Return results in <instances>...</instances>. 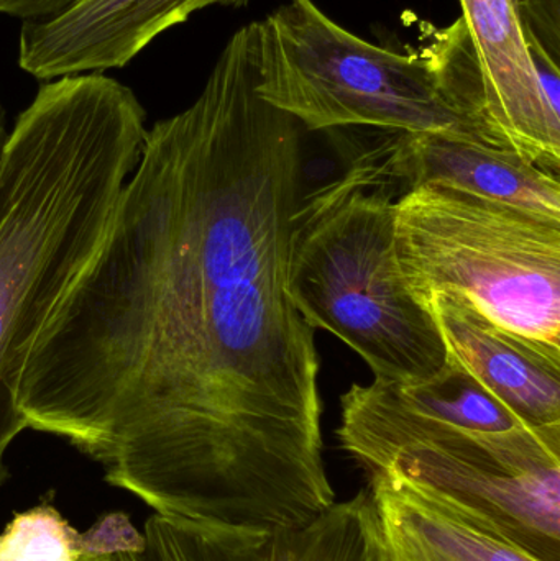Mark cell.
Returning <instances> with one entry per match:
<instances>
[{
  "instance_id": "cell-1",
  "label": "cell",
  "mask_w": 560,
  "mask_h": 561,
  "mask_svg": "<svg viewBox=\"0 0 560 561\" xmlns=\"http://www.w3.org/2000/svg\"><path fill=\"white\" fill-rule=\"evenodd\" d=\"M256 85L252 22L196 101L148 128L16 405L155 513L262 534L305 527L335 493L316 330L288 290L301 125Z\"/></svg>"
},
{
  "instance_id": "cell-2",
  "label": "cell",
  "mask_w": 560,
  "mask_h": 561,
  "mask_svg": "<svg viewBox=\"0 0 560 561\" xmlns=\"http://www.w3.org/2000/svg\"><path fill=\"white\" fill-rule=\"evenodd\" d=\"M144 105L102 72L45 82L19 115L0 170V484L28 428L16 386L30 346L92 259L144 147Z\"/></svg>"
},
{
  "instance_id": "cell-3",
  "label": "cell",
  "mask_w": 560,
  "mask_h": 561,
  "mask_svg": "<svg viewBox=\"0 0 560 561\" xmlns=\"http://www.w3.org/2000/svg\"><path fill=\"white\" fill-rule=\"evenodd\" d=\"M255 25L256 91L301 127H375L490 145L462 19L410 53L355 35L315 0H286Z\"/></svg>"
},
{
  "instance_id": "cell-4",
  "label": "cell",
  "mask_w": 560,
  "mask_h": 561,
  "mask_svg": "<svg viewBox=\"0 0 560 561\" xmlns=\"http://www.w3.org/2000/svg\"><path fill=\"white\" fill-rule=\"evenodd\" d=\"M400 196L377 148L302 196L293 216L288 290L302 319L351 346L375 378L424 381L446 366L447 348L398 266Z\"/></svg>"
},
{
  "instance_id": "cell-5",
  "label": "cell",
  "mask_w": 560,
  "mask_h": 561,
  "mask_svg": "<svg viewBox=\"0 0 560 561\" xmlns=\"http://www.w3.org/2000/svg\"><path fill=\"white\" fill-rule=\"evenodd\" d=\"M395 253L410 293L457 296L500 329L560 356V220L444 187L395 204Z\"/></svg>"
},
{
  "instance_id": "cell-6",
  "label": "cell",
  "mask_w": 560,
  "mask_h": 561,
  "mask_svg": "<svg viewBox=\"0 0 560 561\" xmlns=\"http://www.w3.org/2000/svg\"><path fill=\"white\" fill-rule=\"evenodd\" d=\"M365 474L403 478L536 559L560 561V425L434 428Z\"/></svg>"
},
{
  "instance_id": "cell-7",
  "label": "cell",
  "mask_w": 560,
  "mask_h": 561,
  "mask_svg": "<svg viewBox=\"0 0 560 561\" xmlns=\"http://www.w3.org/2000/svg\"><path fill=\"white\" fill-rule=\"evenodd\" d=\"M482 84V125L492 147L560 173V98L542 85L519 0H459Z\"/></svg>"
},
{
  "instance_id": "cell-8",
  "label": "cell",
  "mask_w": 560,
  "mask_h": 561,
  "mask_svg": "<svg viewBox=\"0 0 560 561\" xmlns=\"http://www.w3.org/2000/svg\"><path fill=\"white\" fill-rule=\"evenodd\" d=\"M341 411L339 442L365 473L404 442L434 428L508 431L529 425L449 352L446 366L424 381L355 382L342 394Z\"/></svg>"
},
{
  "instance_id": "cell-9",
  "label": "cell",
  "mask_w": 560,
  "mask_h": 561,
  "mask_svg": "<svg viewBox=\"0 0 560 561\" xmlns=\"http://www.w3.org/2000/svg\"><path fill=\"white\" fill-rule=\"evenodd\" d=\"M118 561H387L370 491L329 507L305 527L240 533L155 513L141 543Z\"/></svg>"
},
{
  "instance_id": "cell-10",
  "label": "cell",
  "mask_w": 560,
  "mask_h": 561,
  "mask_svg": "<svg viewBox=\"0 0 560 561\" xmlns=\"http://www.w3.org/2000/svg\"><path fill=\"white\" fill-rule=\"evenodd\" d=\"M250 0H82L65 15L23 22L19 66L39 81L124 68L158 35L207 7Z\"/></svg>"
},
{
  "instance_id": "cell-11",
  "label": "cell",
  "mask_w": 560,
  "mask_h": 561,
  "mask_svg": "<svg viewBox=\"0 0 560 561\" xmlns=\"http://www.w3.org/2000/svg\"><path fill=\"white\" fill-rule=\"evenodd\" d=\"M375 148L400 194L444 187L560 220L559 176L515 151L439 134H397Z\"/></svg>"
},
{
  "instance_id": "cell-12",
  "label": "cell",
  "mask_w": 560,
  "mask_h": 561,
  "mask_svg": "<svg viewBox=\"0 0 560 561\" xmlns=\"http://www.w3.org/2000/svg\"><path fill=\"white\" fill-rule=\"evenodd\" d=\"M433 312L447 352L523 422L560 425V356L551 355L490 322L457 296H433Z\"/></svg>"
},
{
  "instance_id": "cell-13",
  "label": "cell",
  "mask_w": 560,
  "mask_h": 561,
  "mask_svg": "<svg viewBox=\"0 0 560 561\" xmlns=\"http://www.w3.org/2000/svg\"><path fill=\"white\" fill-rule=\"evenodd\" d=\"M367 490L387 561H541L403 478L378 474Z\"/></svg>"
},
{
  "instance_id": "cell-14",
  "label": "cell",
  "mask_w": 560,
  "mask_h": 561,
  "mask_svg": "<svg viewBox=\"0 0 560 561\" xmlns=\"http://www.w3.org/2000/svg\"><path fill=\"white\" fill-rule=\"evenodd\" d=\"M84 539L49 501L15 514L0 534V561H79Z\"/></svg>"
},
{
  "instance_id": "cell-15",
  "label": "cell",
  "mask_w": 560,
  "mask_h": 561,
  "mask_svg": "<svg viewBox=\"0 0 560 561\" xmlns=\"http://www.w3.org/2000/svg\"><path fill=\"white\" fill-rule=\"evenodd\" d=\"M528 45L560 65V0H519Z\"/></svg>"
},
{
  "instance_id": "cell-16",
  "label": "cell",
  "mask_w": 560,
  "mask_h": 561,
  "mask_svg": "<svg viewBox=\"0 0 560 561\" xmlns=\"http://www.w3.org/2000/svg\"><path fill=\"white\" fill-rule=\"evenodd\" d=\"M82 0H0V13L23 22H46L65 15Z\"/></svg>"
},
{
  "instance_id": "cell-17",
  "label": "cell",
  "mask_w": 560,
  "mask_h": 561,
  "mask_svg": "<svg viewBox=\"0 0 560 561\" xmlns=\"http://www.w3.org/2000/svg\"><path fill=\"white\" fill-rule=\"evenodd\" d=\"M10 131L7 130L5 108H3L2 99H0V170H2L3 157H5L7 141H9Z\"/></svg>"
},
{
  "instance_id": "cell-18",
  "label": "cell",
  "mask_w": 560,
  "mask_h": 561,
  "mask_svg": "<svg viewBox=\"0 0 560 561\" xmlns=\"http://www.w3.org/2000/svg\"><path fill=\"white\" fill-rule=\"evenodd\" d=\"M79 561H118V556H84Z\"/></svg>"
}]
</instances>
